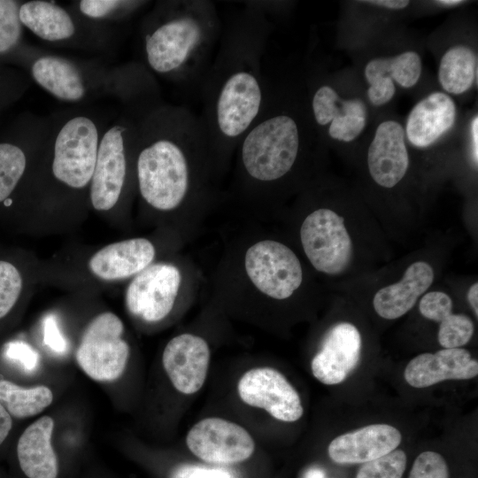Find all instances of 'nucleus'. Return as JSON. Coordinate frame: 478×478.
<instances>
[{"label":"nucleus","mask_w":478,"mask_h":478,"mask_svg":"<svg viewBox=\"0 0 478 478\" xmlns=\"http://www.w3.org/2000/svg\"><path fill=\"white\" fill-rule=\"evenodd\" d=\"M269 32L261 2H251L221 35L200 85L199 116L210 151L227 154L260 115L270 89L262 73Z\"/></svg>","instance_id":"obj_1"},{"label":"nucleus","mask_w":478,"mask_h":478,"mask_svg":"<svg viewBox=\"0 0 478 478\" xmlns=\"http://www.w3.org/2000/svg\"><path fill=\"white\" fill-rule=\"evenodd\" d=\"M116 114L82 106L50 116L28 197L38 232L73 228L90 212L89 194L99 143Z\"/></svg>","instance_id":"obj_2"},{"label":"nucleus","mask_w":478,"mask_h":478,"mask_svg":"<svg viewBox=\"0 0 478 478\" xmlns=\"http://www.w3.org/2000/svg\"><path fill=\"white\" fill-rule=\"evenodd\" d=\"M209 148L199 116L189 109L159 102L139 123L136 190L158 212L178 208L190 189L191 156Z\"/></svg>","instance_id":"obj_3"},{"label":"nucleus","mask_w":478,"mask_h":478,"mask_svg":"<svg viewBox=\"0 0 478 478\" xmlns=\"http://www.w3.org/2000/svg\"><path fill=\"white\" fill-rule=\"evenodd\" d=\"M221 31L218 11L211 1L158 2L141 26L143 65L167 81L199 86Z\"/></svg>","instance_id":"obj_4"},{"label":"nucleus","mask_w":478,"mask_h":478,"mask_svg":"<svg viewBox=\"0 0 478 478\" xmlns=\"http://www.w3.org/2000/svg\"><path fill=\"white\" fill-rule=\"evenodd\" d=\"M32 53V79L63 103L83 104L99 96H113L127 105L143 96L149 88L150 77L141 63L110 67L95 60L40 49Z\"/></svg>","instance_id":"obj_5"},{"label":"nucleus","mask_w":478,"mask_h":478,"mask_svg":"<svg viewBox=\"0 0 478 478\" xmlns=\"http://www.w3.org/2000/svg\"><path fill=\"white\" fill-rule=\"evenodd\" d=\"M156 254L154 243L144 237L66 251L41 261V282L81 291L110 288L134 278L154 263Z\"/></svg>","instance_id":"obj_6"},{"label":"nucleus","mask_w":478,"mask_h":478,"mask_svg":"<svg viewBox=\"0 0 478 478\" xmlns=\"http://www.w3.org/2000/svg\"><path fill=\"white\" fill-rule=\"evenodd\" d=\"M151 106L124 107L101 138L89 203L90 211L112 223L129 193L136 189L135 156L139 123Z\"/></svg>","instance_id":"obj_7"},{"label":"nucleus","mask_w":478,"mask_h":478,"mask_svg":"<svg viewBox=\"0 0 478 478\" xmlns=\"http://www.w3.org/2000/svg\"><path fill=\"white\" fill-rule=\"evenodd\" d=\"M302 122L281 106L270 90L266 104L237 145L245 173L253 181L273 182L294 167L303 145Z\"/></svg>","instance_id":"obj_8"},{"label":"nucleus","mask_w":478,"mask_h":478,"mask_svg":"<svg viewBox=\"0 0 478 478\" xmlns=\"http://www.w3.org/2000/svg\"><path fill=\"white\" fill-rule=\"evenodd\" d=\"M19 15L23 27L53 46L106 53L114 43L111 27L89 21L71 6L53 1H26Z\"/></svg>","instance_id":"obj_9"},{"label":"nucleus","mask_w":478,"mask_h":478,"mask_svg":"<svg viewBox=\"0 0 478 478\" xmlns=\"http://www.w3.org/2000/svg\"><path fill=\"white\" fill-rule=\"evenodd\" d=\"M125 325L113 312L93 315L83 327L75 349V359L93 381L112 382L122 376L130 357Z\"/></svg>","instance_id":"obj_10"},{"label":"nucleus","mask_w":478,"mask_h":478,"mask_svg":"<svg viewBox=\"0 0 478 478\" xmlns=\"http://www.w3.org/2000/svg\"><path fill=\"white\" fill-rule=\"evenodd\" d=\"M181 281L174 265L152 263L129 281L124 294L127 312L141 324L161 323L173 309Z\"/></svg>","instance_id":"obj_11"},{"label":"nucleus","mask_w":478,"mask_h":478,"mask_svg":"<svg viewBox=\"0 0 478 478\" xmlns=\"http://www.w3.org/2000/svg\"><path fill=\"white\" fill-rule=\"evenodd\" d=\"M300 238L308 259L321 273H343L351 262L353 244L344 219L330 209H318L304 220Z\"/></svg>","instance_id":"obj_12"},{"label":"nucleus","mask_w":478,"mask_h":478,"mask_svg":"<svg viewBox=\"0 0 478 478\" xmlns=\"http://www.w3.org/2000/svg\"><path fill=\"white\" fill-rule=\"evenodd\" d=\"M244 263L252 283L275 299L289 297L303 281L299 259L289 247L276 241L265 240L251 245Z\"/></svg>","instance_id":"obj_13"},{"label":"nucleus","mask_w":478,"mask_h":478,"mask_svg":"<svg viewBox=\"0 0 478 478\" xmlns=\"http://www.w3.org/2000/svg\"><path fill=\"white\" fill-rule=\"evenodd\" d=\"M189 450L201 460L231 465L247 460L255 443L241 425L226 419L208 417L197 422L186 436Z\"/></svg>","instance_id":"obj_14"},{"label":"nucleus","mask_w":478,"mask_h":478,"mask_svg":"<svg viewBox=\"0 0 478 478\" xmlns=\"http://www.w3.org/2000/svg\"><path fill=\"white\" fill-rule=\"evenodd\" d=\"M237 393L245 405L263 409L281 421H297L304 413L296 389L281 373L271 367L245 372L237 382Z\"/></svg>","instance_id":"obj_15"},{"label":"nucleus","mask_w":478,"mask_h":478,"mask_svg":"<svg viewBox=\"0 0 478 478\" xmlns=\"http://www.w3.org/2000/svg\"><path fill=\"white\" fill-rule=\"evenodd\" d=\"M210 358L207 342L198 335L185 333L166 343L162 365L173 388L181 394L192 395L204 384Z\"/></svg>","instance_id":"obj_16"},{"label":"nucleus","mask_w":478,"mask_h":478,"mask_svg":"<svg viewBox=\"0 0 478 478\" xmlns=\"http://www.w3.org/2000/svg\"><path fill=\"white\" fill-rule=\"evenodd\" d=\"M50 127V116H41L23 144L0 143V204L5 207L12 204V196L21 182L32 185Z\"/></svg>","instance_id":"obj_17"},{"label":"nucleus","mask_w":478,"mask_h":478,"mask_svg":"<svg viewBox=\"0 0 478 478\" xmlns=\"http://www.w3.org/2000/svg\"><path fill=\"white\" fill-rule=\"evenodd\" d=\"M361 353V336L349 322H340L328 329L320 351L311 362L313 376L321 383L343 382L358 365Z\"/></svg>","instance_id":"obj_18"},{"label":"nucleus","mask_w":478,"mask_h":478,"mask_svg":"<svg viewBox=\"0 0 478 478\" xmlns=\"http://www.w3.org/2000/svg\"><path fill=\"white\" fill-rule=\"evenodd\" d=\"M311 109L317 125H329L328 132L334 140L351 142L362 133L366 124L365 104L358 98L341 99L328 85H321L315 89Z\"/></svg>","instance_id":"obj_19"},{"label":"nucleus","mask_w":478,"mask_h":478,"mask_svg":"<svg viewBox=\"0 0 478 478\" xmlns=\"http://www.w3.org/2000/svg\"><path fill=\"white\" fill-rule=\"evenodd\" d=\"M367 166L373 180L384 188H393L405 175L409 154L405 130L395 120L382 122L367 150Z\"/></svg>","instance_id":"obj_20"},{"label":"nucleus","mask_w":478,"mask_h":478,"mask_svg":"<svg viewBox=\"0 0 478 478\" xmlns=\"http://www.w3.org/2000/svg\"><path fill=\"white\" fill-rule=\"evenodd\" d=\"M478 374V362L463 348L421 353L409 361L404 376L413 388H427L446 380H468Z\"/></svg>","instance_id":"obj_21"},{"label":"nucleus","mask_w":478,"mask_h":478,"mask_svg":"<svg viewBox=\"0 0 478 478\" xmlns=\"http://www.w3.org/2000/svg\"><path fill=\"white\" fill-rule=\"evenodd\" d=\"M402 441L398 429L389 424H371L338 436L328 452L338 464H363L396 450Z\"/></svg>","instance_id":"obj_22"},{"label":"nucleus","mask_w":478,"mask_h":478,"mask_svg":"<svg viewBox=\"0 0 478 478\" xmlns=\"http://www.w3.org/2000/svg\"><path fill=\"white\" fill-rule=\"evenodd\" d=\"M54 420L48 415L31 423L16 446L18 467L25 478H58L60 465L52 445Z\"/></svg>","instance_id":"obj_23"},{"label":"nucleus","mask_w":478,"mask_h":478,"mask_svg":"<svg viewBox=\"0 0 478 478\" xmlns=\"http://www.w3.org/2000/svg\"><path fill=\"white\" fill-rule=\"evenodd\" d=\"M455 117L452 98L443 92L431 93L412 109L406 121V136L416 147H428L452 127Z\"/></svg>","instance_id":"obj_24"},{"label":"nucleus","mask_w":478,"mask_h":478,"mask_svg":"<svg viewBox=\"0 0 478 478\" xmlns=\"http://www.w3.org/2000/svg\"><path fill=\"white\" fill-rule=\"evenodd\" d=\"M433 281L432 266L425 261H416L407 267L398 282L382 288L375 293L374 308L383 319L400 318L414 306Z\"/></svg>","instance_id":"obj_25"},{"label":"nucleus","mask_w":478,"mask_h":478,"mask_svg":"<svg viewBox=\"0 0 478 478\" xmlns=\"http://www.w3.org/2000/svg\"><path fill=\"white\" fill-rule=\"evenodd\" d=\"M452 300L444 292L431 291L425 294L419 309L426 319L440 322L438 342L443 348H460L473 336V320L462 313H452Z\"/></svg>","instance_id":"obj_26"},{"label":"nucleus","mask_w":478,"mask_h":478,"mask_svg":"<svg viewBox=\"0 0 478 478\" xmlns=\"http://www.w3.org/2000/svg\"><path fill=\"white\" fill-rule=\"evenodd\" d=\"M438 80L448 93L460 95L467 91L477 81V56L467 46L456 45L442 57Z\"/></svg>","instance_id":"obj_27"},{"label":"nucleus","mask_w":478,"mask_h":478,"mask_svg":"<svg viewBox=\"0 0 478 478\" xmlns=\"http://www.w3.org/2000/svg\"><path fill=\"white\" fill-rule=\"evenodd\" d=\"M52 401L53 393L45 385L25 388L7 380H0V403L12 417H33L50 406Z\"/></svg>","instance_id":"obj_28"},{"label":"nucleus","mask_w":478,"mask_h":478,"mask_svg":"<svg viewBox=\"0 0 478 478\" xmlns=\"http://www.w3.org/2000/svg\"><path fill=\"white\" fill-rule=\"evenodd\" d=\"M421 60L415 51H405L393 58L371 60L365 68L367 82L377 77L387 76L401 87L409 89L419 81L421 73Z\"/></svg>","instance_id":"obj_29"},{"label":"nucleus","mask_w":478,"mask_h":478,"mask_svg":"<svg viewBox=\"0 0 478 478\" xmlns=\"http://www.w3.org/2000/svg\"><path fill=\"white\" fill-rule=\"evenodd\" d=\"M146 4L133 0H80L70 6L87 20L110 27L132 17Z\"/></svg>","instance_id":"obj_30"},{"label":"nucleus","mask_w":478,"mask_h":478,"mask_svg":"<svg viewBox=\"0 0 478 478\" xmlns=\"http://www.w3.org/2000/svg\"><path fill=\"white\" fill-rule=\"evenodd\" d=\"M26 288L24 274L13 263L0 259V320L15 307Z\"/></svg>","instance_id":"obj_31"},{"label":"nucleus","mask_w":478,"mask_h":478,"mask_svg":"<svg viewBox=\"0 0 478 478\" xmlns=\"http://www.w3.org/2000/svg\"><path fill=\"white\" fill-rule=\"evenodd\" d=\"M20 3L0 0V55L9 53L19 44L23 25L19 19Z\"/></svg>","instance_id":"obj_32"},{"label":"nucleus","mask_w":478,"mask_h":478,"mask_svg":"<svg viewBox=\"0 0 478 478\" xmlns=\"http://www.w3.org/2000/svg\"><path fill=\"white\" fill-rule=\"evenodd\" d=\"M406 460L405 452L396 449L382 457L363 463L356 478H402Z\"/></svg>","instance_id":"obj_33"},{"label":"nucleus","mask_w":478,"mask_h":478,"mask_svg":"<svg viewBox=\"0 0 478 478\" xmlns=\"http://www.w3.org/2000/svg\"><path fill=\"white\" fill-rule=\"evenodd\" d=\"M408 478H449L443 457L436 451H423L415 459Z\"/></svg>","instance_id":"obj_34"},{"label":"nucleus","mask_w":478,"mask_h":478,"mask_svg":"<svg viewBox=\"0 0 478 478\" xmlns=\"http://www.w3.org/2000/svg\"><path fill=\"white\" fill-rule=\"evenodd\" d=\"M4 353L8 358L17 361L27 371H34L39 366L38 352L26 343H10L6 345Z\"/></svg>","instance_id":"obj_35"},{"label":"nucleus","mask_w":478,"mask_h":478,"mask_svg":"<svg viewBox=\"0 0 478 478\" xmlns=\"http://www.w3.org/2000/svg\"><path fill=\"white\" fill-rule=\"evenodd\" d=\"M368 83V99L375 106L387 104L396 93L394 81L389 77H377Z\"/></svg>","instance_id":"obj_36"},{"label":"nucleus","mask_w":478,"mask_h":478,"mask_svg":"<svg viewBox=\"0 0 478 478\" xmlns=\"http://www.w3.org/2000/svg\"><path fill=\"white\" fill-rule=\"evenodd\" d=\"M170 478H232V476L221 469L182 464L173 470Z\"/></svg>","instance_id":"obj_37"},{"label":"nucleus","mask_w":478,"mask_h":478,"mask_svg":"<svg viewBox=\"0 0 478 478\" xmlns=\"http://www.w3.org/2000/svg\"><path fill=\"white\" fill-rule=\"evenodd\" d=\"M43 343L52 351L63 354L67 351V342L61 333L55 316H47L43 322Z\"/></svg>","instance_id":"obj_38"},{"label":"nucleus","mask_w":478,"mask_h":478,"mask_svg":"<svg viewBox=\"0 0 478 478\" xmlns=\"http://www.w3.org/2000/svg\"><path fill=\"white\" fill-rule=\"evenodd\" d=\"M12 428V419L0 403V445L5 441Z\"/></svg>","instance_id":"obj_39"},{"label":"nucleus","mask_w":478,"mask_h":478,"mask_svg":"<svg viewBox=\"0 0 478 478\" xmlns=\"http://www.w3.org/2000/svg\"><path fill=\"white\" fill-rule=\"evenodd\" d=\"M363 3L372 4L389 9L400 10L404 9L409 4V1L406 0H374V1H363Z\"/></svg>","instance_id":"obj_40"},{"label":"nucleus","mask_w":478,"mask_h":478,"mask_svg":"<svg viewBox=\"0 0 478 478\" xmlns=\"http://www.w3.org/2000/svg\"><path fill=\"white\" fill-rule=\"evenodd\" d=\"M467 300L473 308L475 316H478V282H474L468 289Z\"/></svg>","instance_id":"obj_41"},{"label":"nucleus","mask_w":478,"mask_h":478,"mask_svg":"<svg viewBox=\"0 0 478 478\" xmlns=\"http://www.w3.org/2000/svg\"><path fill=\"white\" fill-rule=\"evenodd\" d=\"M472 146H473V155L477 165L478 161V118L473 120L472 122Z\"/></svg>","instance_id":"obj_42"},{"label":"nucleus","mask_w":478,"mask_h":478,"mask_svg":"<svg viewBox=\"0 0 478 478\" xmlns=\"http://www.w3.org/2000/svg\"><path fill=\"white\" fill-rule=\"evenodd\" d=\"M303 478H328L326 476L325 472L319 467H311L307 469Z\"/></svg>","instance_id":"obj_43"},{"label":"nucleus","mask_w":478,"mask_h":478,"mask_svg":"<svg viewBox=\"0 0 478 478\" xmlns=\"http://www.w3.org/2000/svg\"><path fill=\"white\" fill-rule=\"evenodd\" d=\"M436 3L440 4V5H444V6H456V5H459L462 3H464V1H460V0H439V1H436Z\"/></svg>","instance_id":"obj_44"}]
</instances>
